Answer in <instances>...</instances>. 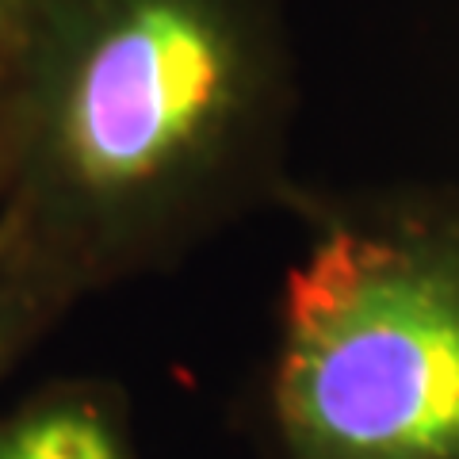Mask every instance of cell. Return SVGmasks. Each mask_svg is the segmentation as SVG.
<instances>
[{
  "mask_svg": "<svg viewBox=\"0 0 459 459\" xmlns=\"http://www.w3.org/2000/svg\"><path fill=\"white\" fill-rule=\"evenodd\" d=\"M261 459H459V188L295 184Z\"/></svg>",
  "mask_w": 459,
  "mask_h": 459,
  "instance_id": "2",
  "label": "cell"
},
{
  "mask_svg": "<svg viewBox=\"0 0 459 459\" xmlns=\"http://www.w3.org/2000/svg\"><path fill=\"white\" fill-rule=\"evenodd\" d=\"M4 146H8V74H4V42H0V188H4Z\"/></svg>",
  "mask_w": 459,
  "mask_h": 459,
  "instance_id": "5",
  "label": "cell"
},
{
  "mask_svg": "<svg viewBox=\"0 0 459 459\" xmlns=\"http://www.w3.org/2000/svg\"><path fill=\"white\" fill-rule=\"evenodd\" d=\"M4 74L0 246L65 310L299 184L287 0H23Z\"/></svg>",
  "mask_w": 459,
  "mask_h": 459,
  "instance_id": "1",
  "label": "cell"
},
{
  "mask_svg": "<svg viewBox=\"0 0 459 459\" xmlns=\"http://www.w3.org/2000/svg\"><path fill=\"white\" fill-rule=\"evenodd\" d=\"M20 4H23V0H0V42L8 39L12 23H16V16H20Z\"/></svg>",
  "mask_w": 459,
  "mask_h": 459,
  "instance_id": "6",
  "label": "cell"
},
{
  "mask_svg": "<svg viewBox=\"0 0 459 459\" xmlns=\"http://www.w3.org/2000/svg\"><path fill=\"white\" fill-rule=\"evenodd\" d=\"M62 314L65 307L0 246V383Z\"/></svg>",
  "mask_w": 459,
  "mask_h": 459,
  "instance_id": "4",
  "label": "cell"
},
{
  "mask_svg": "<svg viewBox=\"0 0 459 459\" xmlns=\"http://www.w3.org/2000/svg\"><path fill=\"white\" fill-rule=\"evenodd\" d=\"M0 459H142L131 398L108 376H57L0 406Z\"/></svg>",
  "mask_w": 459,
  "mask_h": 459,
  "instance_id": "3",
  "label": "cell"
}]
</instances>
